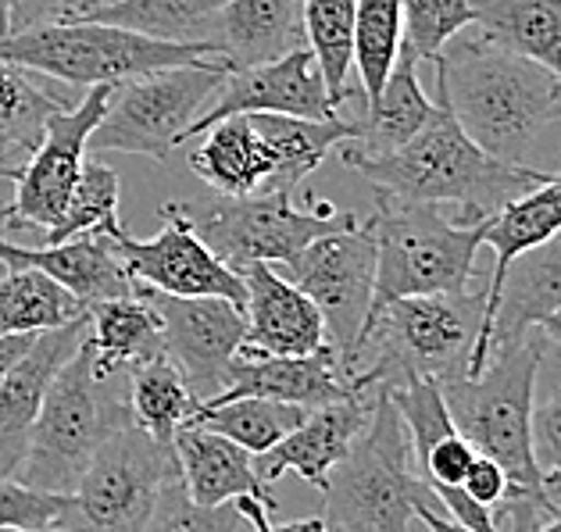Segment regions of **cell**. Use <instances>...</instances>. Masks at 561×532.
<instances>
[{
    "label": "cell",
    "instance_id": "b9f144b4",
    "mask_svg": "<svg viewBox=\"0 0 561 532\" xmlns=\"http://www.w3.org/2000/svg\"><path fill=\"white\" fill-rule=\"evenodd\" d=\"M533 458L543 472V486L554 500L561 497V390L533 407Z\"/></svg>",
    "mask_w": 561,
    "mask_h": 532
},
{
    "label": "cell",
    "instance_id": "d4e9b609",
    "mask_svg": "<svg viewBox=\"0 0 561 532\" xmlns=\"http://www.w3.org/2000/svg\"><path fill=\"white\" fill-rule=\"evenodd\" d=\"M175 461H180V479L186 497L201 508H222L232 500H257L262 508L276 511L279 504L272 497V486L262 483L254 469V458L243 447L229 443L226 436L208 429L183 426L175 432Z\"/></svg>",
    "mask_w": 561,
    "mask_h": 532
},
{
    "label": "cell",
    "instance_id": "4316f807",
    "mask_svg": "<svg viewBox=\"0 0 561 532\" xmlns=\"http://www.w3.org/2000/svg\"><path fill=\"white\" fill-rule=\"evenodd\" d=\"M472 25L561 83V0H469Z\"/></svg>",
    "mask_w": 561,
    "mask_h": 532
},
{
    "label": "cell",
    "instance_id": "83f0119b",
    "mask_svg": "<svg viewBox=\"0 0 561 532\" xmlns=\"http://www.w3.org/2000/svg\"><path fill=\"white\" fill-rule=\"evenodd\" d=\"M554 233H561V175L543 186L515 197L483 222V247L494 251V268L486 276V308L494 304L504 271L518 254L540 247Z\"/></svg>",
    "mask_w": 561,
    "mask_h": 532
},
{
    "label": "cell",
    "instance_id": "f5cc1de1",
    "mask_svg": "<svg viewBox=\"0 0 561 532\" xmlns=\"http://www.w3.org/2000/svg\"><path fill=\"white\" fill-rule=\"evenodd\" d=\"M537 532H561V514L554 518V522H547L543 529H537Z\"/></svg>",
    "mask_w": 561,
    "mask_h": 532
},
{
    "label": "cell",
    "instance_id": "9a60e30c",
    "mask_svg": "<svg viewBox=\"0 0 561 532\" xmlns=\"http://www.w3.org/2000/svg\"><path fill=\"white\" fill-rule=\"evenodd\" d=\"M133 293L154 311L161 347L183 372L190 393L208 404L229 386V365L248 336L243 308L222 297H165L133 282Z\"/></svg>",
    "mask_w": 561,
    "mask_h": 532
},
{
    "label": "cell",
    "instance_id": "ba28073f",
    "mask_svg": "<svg viewBox=\"0 0 561 532\" xmlns=\"http://www.w3.org/2000/svg\"><path fill=\"white\" fill-rule=\"evenodd\" d=\"M483 222H461V218L450 222L433 204L376 200V215L365 222L376 243V286L368 319L393 300L472 290Z\"/></svg>",
    "mask_w": 561,
    "mask_h": 532
},
{
    "label": "cell",
    "instance_id": "e0dca14e",
    "mask_svg": "<svg viewBox=\"0 0 561 532\" xmlns=\"http://www.w3.org/2000/svg\"><path fill=\"white\" fill-rule=\"evenodd\" d=\"M561 311V233H554L540 247L518 254L504 271L494 304L486 308V325L472 354L469 379L479 375L490 354L512 344H523L533 325Z\"/></svg>",
    "mask_w": 561,
    "mask_h": 532
},
{
    "label": "cell",
    "instance_id": "8992f818",
    "mask_svg": "<svg viewBox=\"0 0 561 532\" xmlns=\"http://www.w3.org/2000/svg\"><path fill=\"white\" fill-rule=\"evenodd\" d=\"M322 497L319 518L330 532H412L415 511L436 500L387 393H373L368 426L330 472Z\"/></svg>",
    "mask_w": 561,
    "mask_h": 532
},
{
    "label": "cell",
    "instance_id": "681fc988",
    "mask_svg": "<svg viewBox=\"0 0 561 532\" xmlns=\"http://www.w3.org/2000/svg\"><path fill=\"white\" fill-rule=\"evenodd\" d=\"M537 329L543 333V339H554V344H561V311H558V315H551V319H543Z\"/></svg>",
    "mask_w": 561,
    "mask_h": 532
},
{
    "label": "cell",
    "instance_id": "ab89813d",
    "mask_svg": "<svg viewBox=\"0 0 561 532\" xmlns=\"http://www.w3.org/2000/svg\"><path fill=\"white\" fill-rule=\"evenodd\" d=\"M243 514L237 504H222V508H201L186 497L183 479H172L150 511L147 525L140 532H240Z\"/></svg>",
    "mask_w": 561,
    "mask_h": 532
},
{
    "label": "cell",
    "instance_id": "5bb4252c",
    "mask_svg": "<svg viewBox=\"0 0 561 532\" xmlns=\"http://www.w3.org/2000/svg\"><path fill=\"white\" fill-rule=\"evenodd\" d=\"M161 233L154 240H133L126 229L107 233L112 251L129 271V279L165 297H222L243 308L248 290L243 279L215 257V251L197 236L194 215L183 204L161 208Z\"/></svg>",
    "mask_w": 561,
    "mask_h": 532
},
{
    "label": "cell",
    "instance_id": "cb8c5ba5",
    "mask_svg": "<svg viewBox=\"0 0 561 532\" xmlns=\"http://www.w3.org/2000/svg\"><path fill=\"white\" fill-rule=\"evenodd\" d=\"M0 265H8L11 271H39L65 286L83 308L133 297V279L115 257L107 236H76L58 247H22V243L0 236Z\"/></svg>",
    "mask_w": 561,
    "mask_h": 532
},
{
    "label": "cell",
    "instance_id": "9c48e42d",
    "mask_svg": "<svg viewBox=\"0 0 561 532\" xmlns=\"http://www.w3.org/2000/svg\"><path fill=\"white\" fill-rule=\"evenodd\" d=\"M194 225L218 262L240 276L248 265H272L276 271H286L314 240L347 233L358 225V218L351 211H336L330 200H311V208H297L294 194L268 189L254 197L215 200Z\"/></svg>",
    "mask_w": 561,
    "mask_h": 532
},
{
    "label": "cell",
    "instance_id": "f907efd6",
    "mask_svg": "<svg viewBox=\"0 0 561 532\" xmlns=\"http://www.w3.org/2000/svg\"><path fill=\"white\" fill-rule=\"evenodd\" d=\"M112 4H122V0H79V15H87V11H98V8H112Z\"/></svg>",
    "mask_w": 561,
    "mask_h": 532
},
{
    "label": "cell",
    "instance_id": "60d3db41",
    "mask_svg": "<svg viewBox=\"0 0 561 532\" xmlns=\"http://www.w3.org/2000/svg\"><path fill=\"white\" fill-rule=\"evenodd\" d=\"M68 514V497L36 494L15 479H0V529L50 532L61 529Z\"/></svg>",
    "mask_w": 561,
    "mask_h": 532
},
{
    "label": "cell",
    "instance_id": "7c38bea8",
    "mask_svg": "<svg viewBox=\"0 0 561 532\" xmlns=\"http://www.w3.org/2000/svg\"><path fill=\"white\" fill-rule=\"evenodd\" d=\"M115 86H93L87 97L68 112L50 115L44 140L22 161V169L0 172L15 183V197L0 208V229H44L58 225L68 197L87 165L90 136L112 104Z\"/></svg>",
    "mask_w": 561,
    "mask_h": 532
},
{
    "label": "cell",
    "instance_id": "7dc6e473",
    "mask_svg": "<svg viewBox=\"0 0 561 532\" xmlns=\"http://www.w3.org/2000/svg\"><path fill=\"white\" fill-rule=\"evenodd\" d=\"M36 336H4V339H0V383H4V375L15 368V361L22 358V354L33 347Z\"/></svg>",
    "mask_w": 561,
    "mask_h": 532
},
{
    "label": "cell",
    "instance_id": "1f68e13d",
    "mask_svg": "<svg viewBox=\"0 0 561 532\" xmlns=\"http://www.w3.org/2000/svg\"><path fill=\"white\" fill-rule=\"evenodd\" d=\"M308 412L294 404L265 401V397H237V401H211L201 404L190 426L208 429L215 436H226L229 443L248 450L251 458H262L279 440H286Z\"/></svg>",
    "mask_w": 561,
    "mask_h": 532
},
{
    "label": "cell",
    "instance_id": "c3c4849f",
    "mask_svg": "<svg viewBox=\"0 0 561 532\" xmlns=\"http://www.w3.org/2000/svg\"><path fill=\"white\" fill-rule=\"evenodd\" d=\"M415 522L426 525V532H469V529H461L458 522H450V518L444 514L440 504H422V508L415 511Z\"/></svg>",
    "mask_w": 561,
    "mask_h": 532
},
{
    "label": "cell",
    "instance_id": "f35d334b",
    "mask_svg": "<svg viewBox=\"0 0 561 532\" xmlns=\"http://www.w3.org/2000/svg\"><path fill=\"white\" fill-rule=\"evenodd\" d=\"M387 397L397 407V415H401L404 429H408L415 469L436 443L458 432L455 421H450L447 404H444V393H440V386L433 383V379H412V383L387 390Z\"/></svg>",
    "mask_w": 561,
    "mask_h": 532
},
{
    "label": "cell",
    "instance_id": "74e56055",
    "mask_svg": "<svg viewBox=\"0 0 561 532\" xmlns=\"http://www.w3.org/2000/svg\"><path fill=\"white\" fill-rule=\"evenodd\" d=\"M401 19L404 50L419 65H433L450 39L461 36L465 25H472V8L469 0H401Z\"/></svg>",
    "mask_w": 561,
    "mask_h": 532
},
{
    "label": "cell",
    "instance_id": "4fadbf2b",
    "mask_svg": "<svg viewBox=\"0 0 561 532\" xmlns=\"http://www.w3.org/2000/svg\"><path fill=\"white\" fill-rule=\"evenodd\" d=\"M305 293L325 322V344L336 350L340 365L351 375L354 350L373 311L376 286V243L368 225L358 222L347 233L314 240L297 262L279 271Z\"/></svg>",
    "mask_w": 561,
    "mask_h": 532
},
{
    "label": "cell",
    "instance_id": "db71d44e",
    "mask_svg": "<svg viewBox=\"0 0 561 532\" xmlns=\"http://www.w3.org/2000/svg\"><path fill=\"white\" fill-rule=\"evenodd\" d=\"M0 532H30V529H0ZM50 532H61V529H50Z\"/></svg>",
    "mask_w": 561,
    "mask_h": 532
},
{
    "label": "cell",
    "instance_id": "f6af8a7d",
    "mask_svg": "<svg viewBox=\"0 0 561 532\" xmlns=\"http://www.w3.org/2000/svg\"><path fill=\"white\" fill-rule=\"evenodd\" d=\"M461 489H465V494H469L476 504H483V508L494 511L497 504H501L504 497H508V475L501 472L497 461H490V458H483V454H476V458H472V465H469V472H465Z\"/></svg>",
    "mask_w": 561,
    "mask_h": 532
},
{
    "label": "cell",
    "instance_id": "6da1fadb",
    "mask_svg": "<svg viewBox=\"0 0 561 532\" xmlns=\"http://www.w3.org/2000/svg\"><path fill=\"white\" fill-rule=\"evenodd\" d=\"M543 361V339H523L490 354L479 375H455L436 383L444 393L458 436L476 454L497 461L508 475V497L497 504L501 532H537L561 514L547 494L543 472L533 458V407H537V375Z\"/></svg>",
    "mask_w": 561,
    "mask_h": 532
},
{
    "label": "cell",
    "instance_id": "2e32d148",
    "mask_svg": "<svg viewBox=\"0 0 561 532\" xmlns=\"http://www.w3.org/2000/svg\"><path fill=\"white\" fill-rule=\"evenodd\" d=\"M240 115H286V118H305V122L340 118L308 47L286 54L279 61L226 72L222 86H218V97L190 122V129L183 132L180 143L208 132L218 122L240 118Z\"/></svg>",
    "mask_w": 561,
    "mask_h": 532
},
{
    "label": "cell",
    "instance_id": "5b68a950",
    "mask_svg": "<svg viewBox=\"0 0 561 532\" xmlns=\"http://www.w3.org/2000/svg\"><path fill=\"white\" fill-rule=\"evenodd\" d=\"M118 375L101 372L83 339V347L54 375L15 483L36 489V494L72 497L98 450L118 429L133 426L129 397Z\"/></svg>",
    "mask_w": 561,
    "mask_h": 532
},
{
    "label": "cell",
    "instance_id": "ac0fdd59",
    "mask_svg": "<svg viewBox=\"0 0 561 532\" xmlns=\"http://www.w3.org/2000/svg\"><path fill=\"white\" fill-rule=\"evenodd\" d=\"M87 339V315L47 329L33 339V347L15 361V368L0 383V479H15L22 469L30 436L39 418V407L61 372V365L83 347Z\"/></svg>",
    "mask_w": 561,
    "mask_h": 532
},
{
    "label": "cell",
    "instance_id": "d590c367",
    "mask_svg": "<svg viewBox=\"0 0 561 532\" xmlns=\"http://www.w3.org/2000/svg\"><path fill=\"white\" fill-rule=\"evenodd\" d=\"M404 47L401 0H358L354 8V68L365 104H373Z\"/></svg>",
    "mask_w": 561,
    "mask_h": 532
},
{
    "label": "cell",
    "instance_id": "bcb514c9",
    "mask_svg": "<svg viewBox=\"0 0 561 532\" xmlns=\"http://www.w3.org/2000/svg\"><path fill=\"white\" fill-rule=\"evenodd\" d=\"M76 15H79V0H11V33L68 22Z\"/></svg>",
    "mask_w": 561,
    "mask_h": 532
},
{
    "label": "cell",
    "instance_id": "277c9868",
    "mask_svg": "<svg viewBox=\"0 0 561 532\" xmlns=\"http://www.w3.org/2000/svg\"><path fill=\"white\" fill-rule=\"evenodd\" d=\"M486 325V286L465 293L393 300L365 322L351 361L354 393H387L412 379L469 375Z\"/></svg>",
    "mask_w": 561,
    "mask_h": 532
},
{
    "label": "cell",
    "instance_id": "44dd1931",
    "mask_svg": "<svg viewBox=\"0 0 561 532\" xmlns=\"http://www.w3.org/2000/svg\"><path fill=\"white\" fill-rule=\"evenodd\" d=\"M237 397H265L294 404L300 412H319L325 404L365 397V393H354L351 375L340 365L336 350L325 344L314 354H305V358H248V354H237V361L229 365V386L215 401Z\"/></svg>",
    "mask_w": 561,
    "mask_h": 532
},
{
    "label": "cell",
    "instance_id": "f546056e",
    "mask_svg": "<svg viewBox=\"0 0 561 532\" xmlns=\"http://www.w3.org/2000/svg\"><path fill=\"white\" fill-rule=\"evenodd\" d=\"M126 397H129L133 426L169 447L175 440V432L194 421L197 407H201V401L190 393L183 372L175 368L169 354H158V358L129 368Z\"/></svg>",
    "mask_w": 561,
    "mask_h": 532
},
{
    "label": "cell",
    "instance_id": "484cf974",
    "mask_svg": "<svg viewBox=\"0 0 561 532\" xmlns=\"http://www.w3.org/2000/svg\"><path fill=\"white\" fill-rule=\"evenodd\" d=\"M430 118L433 101L419 83V61L401 47V58H397L387 86L373 104H365V115L354 122V140L347 147L365 158L393 154L408 140H415Z\"/></svg>",
    "mask_w": 561,
    "mask_h": 532
},
{
    "label": "cell",
    "instance_id": "ffe728a7",
    "mask_svg": "<svg viewBox=\"0 0 561 532\" xmlns=\"http://www.w3.org/2000/svg\"><path fill=\"white\" fill-rule=\"evenodd\" d=\"M201 136L204 140L190 154V172L208 183L218 197H254L268 189L294 194L286 189L279 147L262 129L257 115L226 118Z\"/></svg>",
    "mask_w": 561,
    "mask_h": 532
},
{
    "label": "cell",
    "instance_id": "52a82bcc",
    "mask_svg": "<svg viewBox=\"0 0 561 532\" xmlns=\"http://www.w3.org/2000/svg\"><path fill=\"white\" fill-rule=\"evenodd\" d=\"M201 61H218L211 44H165V39L87 19L0 36V65H15L22 72H39L87 90L122 86L136 76Z\"/></svg>",
    "mask_w": 561,
    "mask_h": 532
},
{
    "label": "cell",
    "instance_id": "3957f363",
    "mask_svg": "<svg viewBox=\"0 0 561 532\" xmlns=\"http://www.w3.org/2000/svg\"><path fill=\"white\" fill-rule=\"evenodd\" d=\"M344 165L354 169L376 189V200L390 204H458L461 222H483L504 204L529 194V189L554 180L551 172L529 165H504L483 154L450 115V107L436 97L433 118L415 140L382 158H365L344 143Z\"/></svg>",
    "mask_w": 561,
    "mask_h": 532
},
{
    "label": "cell",
    "instance_id": "d6a6232c",
    "mask_svg": "<svg viewBox=\"0 0 561 532\" xmlns=\"http://www.w3.org/2000/svg\"><path fill=\"white\" fill-rule=\"evenodd\" d=\"M226 0H122L112 8L87 11V22L118 25L165 44H208V30Z\"/></svg>",
    "mask_w": 561,
    "mask_h": 532
},
{
    "label": "cell",
    "instance_id": "7bdbcfd3",
    "mask_svg": "<svg viewBox=\"0 0 561 532\" xmlns=\"http://www.w3.org/2000/svg\"><path fill=\"white\" fill-rule=\"evenodd\" d=\"M476 458L472 443L465 436H447L440 440L426 458L419 461V475L426 479V486H461L465 483V472H469Z\"/></svg>",
    "mask_w": 561,
    "mask_h": 532
},
{
    "label": "cell",
    "instance_id": "4dcf8cb0",
    "mask_svg": "<svg viewBox=\"0 0 561 532\" xmlns=\"http://www.w3.org/2000/svg\"><path fill=\"white\" fill-rule=\"evenodd\" d=\"M68 112L61 97L36 86L30 72L15 65H0V172L15 169L44 140L50 115Z\"/></svg>",
    "mask_w": 561,
    "mask_h": 532
},
{
    "label": "cell",
    "instance_id": "e575fe53",
    "mask_svg": "<svg viewBox=\"0 0 561 532\" xmlns=\"http://www.w3.org/2000/svg\"><path fill=\"white\" fill-rule=\"evenodd\" d=\"M354 8L358 0H305V39L314 65L322 72L325 93L340 112L354 90L347 86V76L354 68Z\"/></svg>",
    "mask_w": 561,
    "mask_h": 532
},
{
    "label": "cell",
    "instance_id": "d6986e66",
    "mask_svg": "<svg viewBox=\"0 0 561 532\" xmlns=\"http://www.w3.org/2000/svg\"><path fill=\"white\" fill-rule=\"evenodd\" d=\"M243 290V336L240 354L248 358H305L325 347V322L319 308L283 279L272 265H248L240 271Z\"/></svg>",
    "mask_w": 561,
    "mask_h": 532
},
{
    "label": "cell",
    "instance_id": "836d02e7",
    "mask_svg": "<svg viewBox=\"0 0 561 532\" xmlns=\"http://www.w3.org/2000/svg\"><path fill=\"white\" fill-rule=\"evenodd\" d=\"M87 308L39 271H11L0 279V339L36 336L83 319Z\"/></svg>",
    "mask_w": 561,
    "mask_h": 532
},
{
    "label": "cell",
    "instance_id": "f1b7e54d",
    "mask_svg": "<svg viewBox=\"0 0 561 532\" xmlns=\"http://www.w3.org/2000/svg\"><path fill=\"white\" fill-rule=\"evenodd\" d=\"M87 344L101 372L118 375L133 365L165 354L161 347V325L140 297H118L87 308Z\"/></svg>",
    "mask_w": 561,
    "mask_h": 532
},
{
    "label": "cell",
    "instance_id": "8fae6325",
    "mask_svg": "<svg viewBox=\"0 0 561 532\" xmlns=\"http://www.w3.org/2000/svg\"><path fill=\"white\" fill-rule=\"evenodd\" d=\"M172 479H180L175 447L136 426L118 429L68 497L61 532H140Z\"/></svg>",
    "mask_w": 561,
    "mask_h": 532
},
{
    "label": "cell",
    "instance_id": "7402d4cb",
    "mask_svg": "<svg viewBox=\"0 0 561 532\" xmlns=\"http://www.w3.org/2000/svg\"><path fill=\"white\" fill-rule=\"evenodd\" d=\"M368 415H373V393L308 412V418L286 440L265 450L262 458H254V469L262 475V483L272 486L283 472H297L308 486L325 489L330 472L347 458V450L368 426Z\"/></svg>",
    "mask_w": 561,
    "mask_h": 532
},
{
    "label": "cell",
    "instance_id": "ee69618b",
    "mask_svg": "<svg viewBox=\"0 0 561 532\" xmlns=\"http://www.w3.org/2000/svg\"><path fill=\"white\" fill-rule=\"evenodd\" d=\"M430 489H433L436 504H440L450 522H458L469 532H501L494 511L483 508V504H476L461 486H430Z\"/></svg>",
    "mask_w": 561,
    "mask_h": 532
},
{
    "label": "cell",
    "instance_id": "7a4b0ae2",
    "mask_svg": "<svg viewBox=\"0 0 561 532\" xmlns=\"http://www.w3.org/2000/svg\"><path fill=\"white\" fill-rule=\"evenodd\" d=\"M433 68L436 97L461 132L504 165H526L540 136L561 122L558 79L486 36H455Z\"/></svg>",
    "mask_w": 561,
    "mask_h": 532
},
{
    "label": "cell",
    "instance_id": "816d5d0a",
    "mask_svg": "<svg viewBox=\"0 0 561 532\" xmlns=\"http://www.w3.org/2000/svg\"><path fill=\"white\" fill-rule=\"evenodd\" d=\"M11 33V0H0V36Z\"/></svg>",
    "mask_w": 561,
    "mask_h": 532
},
{
    "label": "cell",
    "instance_id": "30bf717a",
    "mask_svg": "<svg viewBox=\"0 0 561 532\" xmlns=\"http://www.w3.org/2000/svg\"><path fill=\"white\" fill-rule=\"evenodd\" d=\"M226 79L222 61L161 68L115 86L112 104L90 136V150H118L165 161Z\"/></svg>",
    "mask_w": 561,
    "mask_h": 532
},
{
    "label": "cell",
    "instance_id": "603a6c76",
    "mask_svg": "<svg viewBox=\"0 0 561 532\" xmlns=\"http://www.w3.org/2000/svg\"><path fill=\"white\" fill-rule=\"evenodd\" d=\"M305 0H226L208 30L226 72L279 61L308 47L305 39Z\"/></svg>",
    "mask_w": 561,
    "mask_h": 532
},
{
    "label": "cell",
    "instance_id": "8d00e7d4",
    "mask_svg": "<svg viewBox=\"0 0 561 532\" xmlns=\"http://www.w3.org/2000/svg\"><path fill=\"white\" fill-rule=\"evenodd\" d=\"M118 225V175L115 169L101 165L98 158H90L58 225L47 233V247H58V243H68L76 236H107Z\"/></svg>",
    "mask_w": 561,
    "mask_h": 532
}]
</instances>
